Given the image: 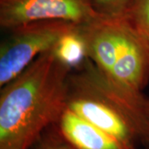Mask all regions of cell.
<instances>
[{
  "label": "cell",
  "instance_id": "ba28073f",
  "mask_svg": "<svg viewBox=\"0 0 149 149\" xmlns=\"http://www.w3.org/2000/svg\"><path fill=\"white\" fill-rule=\"evenodd\" d=\"M123 16L133 30L149 44V0H130Z\"/></svg>",
  "mask_w": 149,
  "mask_h": 149
},
{
  "label": "cell",
  "instance_id": "5b68a950",
  "mask_svg": "<svg viewBox=\"0 0 149 149\" xmlns=\"http://www.w3.org/2000/svg\"><path fill=\"white\" fill-rule=\"evenodd\" d=\"M117 46L115 64L108 79L130 91L143 92L149 83V44L125 17H114Z\"/></svg>",
  "mask_w": 149,
  "mask_h": 149
},
{
  "label": "cell",
  "instance_id": "277c9868",
  "mask_svg": "<svg viewBox=\"0 0 149 149\" xmlns=\"http://www.w3.org/2000/svg\"><path fill=\"white\" fill-rule=\"evenodd\" d=\"M100 15L94 0H0V26L6 31L44 20L85 24Z\"/></svg>",
  "mask_w": 149,
  "mask_h": 149
},
{
  "label": "cell",
  "instance_id": "6da1fadb",
  "mask_svg": "<svg viewBox=\"0 0 149 149\" xmlns=\"http://www.w3.org/2000/svg\"><path fill=\"white\" fill-rule=\"evenodd\" d=\"M71 70L53 51L40 55L0 91V149H31L67 109Z\"/></svg>",
  "mask_w": 149,
  "mask_h": 149
},
{
  "label": "cell",
  "instance_id": "8992f818",
  "mask_svg": "<svg viewBox=\"0 0 149 149\" xmlns=\"http://www.w3.org/2000/svg\"><path fill=\"white\" fill-rule=\"evenodd\" d=\"M58 133L75 149H136L66 109L55 124Z\"/></svg>",
  "mask_w": 149,
  "mask_h": 149
},
{
  "label": "cell",
  "instance_id": "9c48e42d",
  "mask_svg": "<svg viewBox=\"0 0 149 149\" xmlns=\"http://www.w3.org/2000/svg\"><path fill=\"white\" fill-rule=\"evenodd\" d=\"M31 149H75L58 133L55 125L47 129Z\"/></svg>",
  "mask_w": 149,
  "mask_h": 149
},
{
  "label": "cell",
  "instance_id": "30bf717a",
  "mask_svg": "<svg viewBox=\"0 0 149 149\" xmlns=\"http://www.w3.org/2000/svg\"><path fill=\"white\" fill-rule=\"evenodd\" d=\"M130 0H94V7L100 15L118 17L124 14Z\"/></svg>",
  "mask_w": 149,
  "mask_h": 149
},
{
  "label": "cell",
  "instance_id": "3957f363",
  "mask_svg": "<svg viewBox=\"0 0 149 149\" xmlns=\"http://www.w3.org/2000/svg\"><path fill=\"white\" fill-rule=\"evenodd\" d=\"M76 23L44 20L22 24L11 29L0 46V87L8 84L36 59L51 51Z\"/></svg>",
  "mask_w": 149,
  "mask_h": 149
},
{
  "label": "cell",
  "instance_id": "52a82bcc",
  "mask_svg": "<svg viewBox=\"0 0 149 149\" xmlns=\"http://www.w3.org/2000/svg\"><path fill=\"white\" fill-rule=\"evenodd\" d=\"M52 51L56 57L72 71L80 69L89 59L80 24H75L63 35Z\"/></svg>",
  "mask_w": 149,
  "mask_h": 149
},
{
  "label": "cell",
  "instance_id": "7a4b0ae2",
  "mask_svg": "<svg viewBox=\"0 0 149 149\" xmlns=\"http://www.w3.org/2000/svg\"><path fill=\"white\" fill-rule=\"evenodd\" d=\"M67 108L133 148L149 145V98L112 82L90 59L70 74Z\"/></svg>",
  "mask_w": 149,
  "mask_h": 149
}]
</instances>
